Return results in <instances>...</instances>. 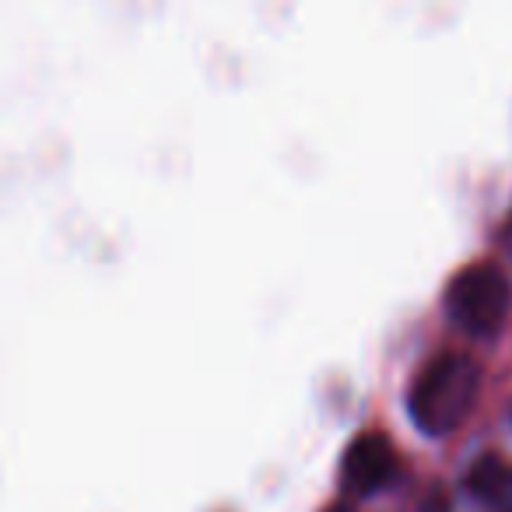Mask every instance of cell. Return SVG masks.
Wrapping results in <instances>:
<instances>
[{"mask_svg":"<svg viewBox=\"0 0 512 512\" xmlns=\"http://www.w3.org/2000/svg\"><path fill=\"white\" fill-rule=\"evenodd\" d=\"M512 306V285L495 264H470L449 281L446 309L470 334H495Z\"/></svg>","mask_w":512,"mask_h":512,"instance_id":"obj_2","label":"cell"},{"mask_svg":"<svg viewBox=\"0 0 512 512\" xmlns=\"http://www.w3.org/2000/svg\"><path fill=\"white\" fill-rule=\"evenodd\" d=\"M327 512H348V509H327Z\"/></svg>","mask_w":512,"mask_h":512,"instance_id":"obj_5","label":"cell"},{"mask_svg":"<svg viewBox=\"0 0 512 512\" xmlns=\"http://www.w3.org/2000/svg\"><path fill=\"white\" fill-rule=\"evenodd\" d=\"M397 474V449L383 432H362L351 439L341 460V484L355 495H372L386 488Z\"/></svg>","mask_w":512,"mask_h":512,"instance_id":"obj_3","label":"cell"},{"mask_svg":"<svg viewBox=\"0 0 512 512\" xmlns=\"http://www.w3.org/2000/svg\"><path fill=\"white\" fill-rule=\"evenodd\" d=\"M477 386H481L477 365L467 355L446 351V355H435L414 376L411 393H407V411L421 432L442 435L467 418V411L474 407Z\"/></svg>","mask_w":512,"mask_h":512,"instance_id":"obj_1","label":"cell"},{"mask_svg":"<svg viewBox=\"0 0 512 512\" xmlns=\"http://www.w3.org/2000/svg\"><path fill=\"white\" fill-rule=\"evenodd\" d=\"M467 484L477 498H484V502H502V498L512 491V467L498 453H484L470 463Z\"/></svg>","mask_w":512,"mask_h":512,"instance_id":"obj_4","label":"cell"}]
</instances>
